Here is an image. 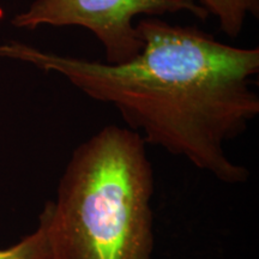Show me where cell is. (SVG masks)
<instances>
[{
    "instance_id": "1",
    "label": "cell",
    "mask_w": 259,
    "mask_h": 259,
    "mask_svg": "<svg viewBox=\"0 0 259 259\" xmlns=\"http://www.w3.org/2000/svg\"><path fill=\"white\" fill-rule=\"evenodd\" d=\"M136 28L144 47L122 64L63 56L15 40L0 44V59L60 74L90 99L114 107L147 144L223 183H245L247 168L228 157L225 144L259 114L252 88L259 48L231 46L196 25L161 17L141 18Z\"/></svg>"
},
{
    "instance_id": "2",
    "label": "cell",
    "mask_w": 259,
    "mask_h": 259,
    "mask_svg": "<svg viewBox=\"0 0 259 259\" xmlns=\"http://www.w3.org/2000/svg\"><path fill=\"white\" fill-rule=\"evenodd\" d=\"M143 137L107 125L74 149L40 213L52 259H151L154 171Z\"/></svg>"
},
{
    "instance_id": "3",
    "label": "cell",
    "mask_w": 259,
    "mask_h": 259,
    "mask_svg": "<svg viewBox=\"0 0 259 259\" xmlns=\"http://www.w3.org/2000/svg\"><path fill=\"white\" fill-rule=\"evenodd\" d=\"M176 12H189L200 22L210 16L197 0H34L12 17L11 24L27 30L84 28L102 45L106 63L122 64L137 57L144 47L134 23L137 16L161 17Z\"/></svg>"
},
{
    "instance_id": "4",
    "label": "cell",
    "mask_w": 259,
    "mask_h": 259,
    "mask_svg": "<svg viewBox=\"0 0 259 259\" xmlns=\"http://www.w3.org/2000/svg\"><path fill=\"white\" fill-rule=\"evenodd\" d=\"M197 3L219 19L220 29L232 38L241 34L250 16L259 17V0H197Z\"/></svg>"
},
{
    "instance_id": "5",
    "label": "cell",
    "mask_w": 259,
    "mask_h": 259,
    "mask_svg": "<svg viewBox=\"0 0 259 259\" xmlns=\"http://www.w3.org/2000/svg\"><path fill=\"white\" fill-rule=\"evenodd\" d=\"M0 259H52L45 222L38 218L37 228L17 244L0 248Z\"/></svg>"
}]
</instances>
